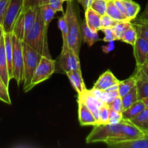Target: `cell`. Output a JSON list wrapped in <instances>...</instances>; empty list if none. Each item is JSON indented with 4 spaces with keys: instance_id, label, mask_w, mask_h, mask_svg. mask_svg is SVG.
Masks as SVG:
<instances>
[{
    "instance_id": "6da1fadb",
    "label": "cell",
    "mask_w": 148,
    "mask_h": 148,
    "mask_svg": "<svg viewBox=\"0 0 148 148\" xmlns=\"http://www.w3.org/2000/svg\"><path fill=\"white\" fill-rule=\"evenodd\" d=\"M48 30L43 25L40 7L36 8V17L33 27L25 37L23 42L37 51L42 56L51 57L48 46Z\"/></svg>"
},
{
    "instance_id": "7a4b0ae2",
    "label": "cell",
    "mask_w": 148,
    "mask_h": 148,
    "mask_svg": "<svg viewBox=\"0 0 148 148\" xmlns=\"http://www.w3.org/2000/svg\"><path fill=\"white\" fill-rule=\"evenodd\" d=\"M72 1L73 0L67 1L66 10L64 13L68 26L67 42L68 46L77 56H79L82 36L79 20Z\"/></svg>"
},
{
    "instance_id": "3957f363",
    "label": "cell",
    "mask_w": 148,
    "mask_h": 148,
    "mask_svg": "<svg viewBox=\"0 0 148 148\" xmlns=\"http://www.w3.org/2000/svg\"><path fill=\"white\" fill-rule=\"evenodd\" d=\"M122 120L116 124H104L94 126L93 130L87 137L86 143H104L107 146L114 144L121 134Z\"/></svg>"
},
{
    "instance_id": "277c9868",
    "label": "cell",
    "mask_w": 148,
    "mask_h": 148,
    "mask_svg": "<svg viewBox=\"0 0 148 148\" xmlns=\"http://www.w3.org/2000/svg\"><path fill=\"white\" fill-rule=\"evenodd\" d=\"M23 90L25 92L30 86L35 70L42 55L23 41Z\"/></svg>"
},
{
    "instance_id": "5b68a950",
    "label": "cell",
    "mask_w": 148,
    "mask_h": 148,
    "mask_svg": "<svg viewBox=\"0 0 148 148\" xmlns=\"http://www.w3.org/2000/svg\"><path fill=\"white\" fill-rule=\"evenodd\" d=\"M55 70H56V61L53 60L51 57L42 56L35 70L30 86L26 90L25 92H28L37 85H39L41 82L49 79L54 73Z\"/></svg>"
},
{
    "instance_id": "8992f818",
    "label": "cell",
    "mask_w": 148,
    "mask_h": 148,
    "mask_svg": "<svg viewBox=\"0 0 148 148\" xmlns=\"http://www.w3.org/2000/svg\"><path fill=\"white\" fill-rule=\"evenodd\" d=\"M36 17V8H23L21 14L16 21L12 33L21 40H24L25 37L33 27Z\"/></svg>"
},
{
    "instance_id": "52a82bcc",
    "label": "cell",
    "mask_w": 148,
    "mask_h": 148,
    "mask_svg": "<svg viewBox=\"0 0 148 148\" xmlns=\"http://www.w3.org/2000/svg\"><path fill=\"white\" fill-rule=\"evenodd\" d=\"M12 77L17 85L23 82V40L14 33L12 35Z\"/></svg>"
},
{
    "instance_id": "ba28073f",
    "label": "cell",
    "mask_w": 148,
    "mask_h": 148,
    "mask_svg": "<svg viewBox=\"0 0 148 148\" xmlns=\"http://www.w3.org/2000/svg\"><path fill=\"white\" fill-rule=\"evenodd\" d=\"M24 8V0H10L3 18L4 33H12L16 21Z\"/></svg>"
},
{
    "instance_id": "9c48e42d",
    "label": "cell",
    "mask_w": 148,
    "mask_h": 148,
    "mask_svg": "<svg viewBox=\"0 0 148 148\" xmlns=\"http://www.w3.org/2000/svg\"><path fill=\"white\" fill-rule=\"evenodd\" d=\"M56 62H57L61 70L64 73L81 69L79 56L69 47L62 49V52Z\"/></svg>"
},
{
    "instance_id": "30bf717a",
    "label": "cell",
    "mask_w": 148,
    "mask_h": 148,
    "mask_svg": "<svg viewBox=\"0 0 148 148\" xmlns=\"http://www.w3.org/2000/svg\"><path fill=\"white\" fill-rule=\"evenodd\" d=\"M133 48L137 68H140L148 62V41L141 36H137Z\"/></svg>"
},
{
    "instance_id": "8fae6325",
    "label": "cell",
    "mask_w": 148,
    "mask_h": 148,
    "mask_svg": "<svg viewBox=\"0 0 148 148\" xmlns=\"http://www.w3.org/2000/svg\"><path fill=\"white\" fill-rule=\"evenodd\" d=\"M78 97L80 98L85 102V103L86 104L88 108L92 113L95 119L97 120V122H98L99 110L101 108V106L104 103L103 101L100 99V98H97L92 93L91 90H86V91L84 93L81 94V95H78Z\"/></svg>"
},
{
    "instance_id": "7c38bea8",
    "label": "cell",
    "mask_w": 148,
    "mask_h": 148,
    "mask_svg": "<svg viewBox=\"0 0 148 148\" xmlns=\"http://www.w3.org/2000/svg\"><path fill=\"white\" fill-rule=\"evenodd\" d=\"M78 119L81 126H95L98 122L86 104L78 97Z\"/></svg>"
},
{
    "instance_id": "4fadbf2b",
    "label": "cell",
    "mask_w": 148,
    "mask_h": 148,
    "mask_svg": "<svg viewBox=\"0 0 148 148\" xmlns=\"http://www.w3.org/2000/svg\"><path fill=\"white\" fill-rule=\"evenodd\" d=\"M119 81L112 72L108 69L99 77L98 80L94 84L92 89L99 91H105L111 87L118 85Z\"/></svg>"
},
{
    "instance_id": "5bb4252c",
    "label": "cell",
    "mask_w": 148,
    "mask_h": 148,
    "mask_svg": "<svg viewBox=\"0 0 148 148\" xmlns=\"http://www.w3.org/2000/svg\"><path fill=\"white\" fill-rule=\"evenodd\" d=\"M0 78L3 81L5 86L7 88H9L10 78V75H9L8 66H7V61L5 54L4 36L0 42Z\"/></svg>"
},
{
    "instance_id": "9a60e30c",
    "label": "cell",
    "mask_w": 148,
    "mask_h": 148,
    "mask_svg": "<svg viewBox=\"0 0 148 148\" xmlns=\"http://www.w3.org/2000/svg\"><path fill=\"white\" fill-rule=\"evenodd\" d=\"M137 79L136 87H137V95L139 100H143L148 98V79L140 69H136L134 74Z\"/></svg>"
},
{
    "instance_id": "2e32d148",
    "label": "cell",
    "mask_w": 148,
    "mask_h": 148,
    "mask_svg": "<svg viewBox=\"0 0 148 148\" xmlns=\"http://www.w3.org/2000/svg\"><path fill=\"white\" fill-rule=\"evenodd\" d=\"M66 75H67L72 87L78 95H81L86 91V86L82 78L81 69L66 72Z\"/></svg>"
},
{
    "instance_id": "e0dca14e",
    "label": "cell",
    "mask_w": 148,
    "mask_h": 148,
    "mask_svg": "<svg viewBox=\"0 0 148 148\" xmlns=\"http://www.w3.org/2000/svg\"><path fill=\"white\" fill-rule=\"evenodd\" d=\"M108 147L111 148H148V134L140 138L117 143Z\"/></svg>"
},
{
    "instance_id": "ac0fdd59",
    "label": "cell",
    "mask_w": 148,
    "mask_h": 148,
    "mask_svg": "<svg viewBox=\"0 0 148 148\" xmlns=\"http://www.w3.org/2000/svg\"><path fill=\"white\" fill-rule=\"evenodd\" d=\"M85 20L91 30L98 32L101 29V15L90 7L85 10Z\"/></svg>"
},
{
    "instance_id": "d6986e66",
    "label": "cell",
    "mask_w": 148,
    "mask_h": 148,
    "mask_svg": "<svg viewBox=\"0 0 148 148\" xmlns=\"http://www.w3.org/2000/svg\"><path fill=\"white\" fill-rule=\"evenodd\" d=\"M12 33H4V47H5V54L8 66V72L10 79L12 77Z\"/></svg>"
},
{
    "instance_id": "ffe728a7",
    "label": "cell",
    "mask_w": 148,
    "mask_h": 148,
    "mask_svg": "<svg viewBox=\"0 0 148 148\" xmlns=\"http://www.w3.org/2000/svg\"><path fill=\"white\" fill-rule=\"evenodd\" d=\"M145 108V106L143 100H138L130 106L129 108H126L122 111L123 119L130 121V119L137 116Z\"/></svg>"
},
{
    "instance_id": "44dd1931",
    "label": "cell",
    "mask_w": 148,
    "mask_h": 148,
    "mask_svg": "<svg viewBox=\"0 0 148 148\" xmlns=\"http://www.w3.org/2000/svg\"><path fill=\"white\" fill-rule=\"evenodd\" d=\"M82 39L85 43L88 45V46H92L96 41L100 40L98 32L91 30L87 25L85 20L82 23V32H81Z\"/></svg>"
},
{
    "instance_id": "7402d4cb",
    "label": "cell",
    "mask_w": 148,
    "mask_h": 148,
    "mask_svg": "<svg viewBox=\"0 0 148 148\" xmlns=\"http://www.w3.org/2000/svg\"><path fill=\"white\" fill-rule=\"evenodd\" d=\"M130 121L145 134H148V108H145L137 116L130 119Z\"/></svg>"
},
{
    "instance_id": "603a6c76",
    "label": "cell",
    "mask_w": 148,
    "mask_h": 148,
    "mask_svg": "<svg viewBox=\"0 0 148 148\" xmlns=\"http://www.w3.org/2000/svg\"><path fill=\"white\" fill-rule=\"evenodd\" d=\"M125 10L126 16L130 21L137 17L140 10V4L133 0H121Z\"/></svg>"
},
{
    "instance_id": "cb8c5ba5",
    "label": "cell",
    "mask_w": 148,
    "mask_h": 148,
    "mask_svg": "<svg viewBox=\"0 0 148 148\" xmlns=\"http://www.w3.org/2000/svg\"><path fill=\"white\" fill-rule=\"evenodd\" d=\"M106 14L114 19L116 21H130L125 15L119 11L116 6L114 0H108L107 1L106 6ZM131 22V21H130Z\"/></svg>"
},
{
    "instance_id": "d4e9b609",
    "label": "cell",
    "mask_w": 148,
    "mask_h": 148,
    "mask_svg": "<svg viewBox=\"0 0 148 148\" xmlns=\"http://www.w3.org/2000/svg\"><path fill=\"white\" fill-rule=\"evenodd\" d=\"M136 82H137V79L134 75L129 77L128 79H126L125 80L119 81L118 85L119 95L123 97L124 95H126L129 91L131 90L135 86Z\"/></svg>"
},
{
    "instance_id": "484cf974",
    "label": "cell",
    "mask_w": 148,
    "mask_h": 148,
    "mask_svg": "<svg viewBox=\"0 0 148 148\" xmlns=\"http://www.w3.org/2000/svg\"><path fill=\"white\" fill-rule=\"evenodd\" d=\"M40 11H41V15L42 18H43L44 27L46 30H48L51 22L52 21V20H53V17H54L56 12H55L48 4L41 6V7H40Z\"/></svg>"
},
{
    "instance_id": "4316f807",
    "label": "cell",
    "mask_w": 148,
    "mask_h": 148,
    "mask_svg": "<svg viewBox=\"0 0 148 148\" xmlns=\"http://www.w3.org/2000/svg\"><path fill=\"white\" fill-rule=\"evenodd\" d=\"M138 95H137V87L135 86L132 88L130 91H129L126 95L121 97V101H122L123 109L129 108L130 106L132 105L133 103L138 101ZM123 110V111H124Z\"/></svg>"
},
{
    "instance_id": "83f0119b",
    "label": "cell",
    "mask_w": 148,
    "mask_h": 148,
    "mask_svg": "<svg viewBox=\"0 0 148 148\" xmlns=\"http://www.w3.org/2000/svg\"><path fill=\"white\" fill-rule=\"evenodd\" d=\"M137 36H137V30L132 23H131V25L129 26L128 28L126 30L125 33L123 35L121 40L133 46L137 40Z\"/></svg>"
},
{
    "instance_id": "f1b7e54d",
    "label": "cell",
    "mask_w": 148,
    "mask_h": 148,
    "mask_svg": "<svg viewBox=\"0 0 148 148\" xmlns=\"http://www.w3.org/2000/svg\"><path fill=\"white\" fill-rule=\"evenodd\" d=\"M130 21H116L111 29L115 34L116 40H121L124 33H125L126 30L128 28L129 26L131 25Z\"/></svg>"
},
{
    "instance_id": "f546056e",
    "label": "cell",
    "mask_w": 148,
    "mask_h": 148,
    "mask_svg": "<svg viewBox=\"0 0 148 148\" xmlns=\"http://www.w3.org/2000/svg\"><path fill=\"white\" fill-rule=\"evenodd\" d=\"M58 26H59V30L62 32V49L63 48L69 47L68 46V26L67 23H66V17H65L64 13L62 17L59 18V21H58Z\"/></svg>"
},
{
    "instance_id": "4dcf8cb0",
    "label": "cell",
    "mask_w": 148,
    "mask_h": 148,
    "mask_svg": "<svg viewBox=\"0 0 148 148\" xmlns=\"http://www.w3.org/2000/svg\"><path fill=\"white\" fill-rule=\"evenodd\" d=\"M109 114H110L109 106H108V104L104 103L101 106V108H100L99 110L98 124H108V118H109Z\"/></svg>"
},
{
    "instance_id": "1f68e13d",
    "label": "cell",
    "mask_w": 148,
    "mask_h": 148,
    "mask_svg": "<svg viewBox=\"0 0 148 148\" xmlns=\"http://www.w3.org/2000/svg\"><path fill=\"white\" fill-rule=\"evenodd\" d=\"M106 0H92L90 7L102 16L106 13Z\"/></svg>"
},
{
    "instance_id": "d6a6232c",
    "label": "cell",
    "mask_w": 148,
    "mask_h": 148,
    "mask_svg": "<svg viewBox=\"0 0 148 148\" xmlns=\"http://www.w3.org/2000/svg\"><path fill=\"white\" fill-rule=\"evenodd\" d=\"M0 101L9 105H11L12 103L8 88L5 86L1 78H0Z\"/></svg>"
},
{
    "instance_id": "836d02e7",
    "label": "cell",
    "mask_w": 148,
    "mask_h": 148,
    "mask_svg": "<svg viewBox=\"0 0 148 148\" xmlns=\"http://www.w3.org/2000/svg\"><path fill=\"white\" fill-rule=\"evenodd\" d=\"M132 24L137 30V36L144 38L148 41V23H143V24L132 23Z\"/></svg>"
},
{
    "instance_id": "e575fe53",
    "label": "cell",
    "mask_w": 148,
    "mask_h": 148,
    "mask_svg": "<svg viewBox=\"0 0 148 148\" xmlns=\"http://www.w3.org/2000/svg\"><path fill=\"white\" fill-rule=\"evenodd\" d=\"M110 109L113 110L114 111H116L119 113H122L123 111V105L122 101H121V97L118 95L116 97L115 99L108 104Z\"/></svg>"
},
{
    "instance_id": "d590c367",
    "label": "cell",
    "mask_w": 148,
    "mask_h": 148,
    "mask_svg": "<svg viewBox=\"0 0 148 148\" xmlns=\"http://www.w3.org/2000/svg\"><path fill=\"white\" fill-rule=\"evenodd\" d=\"M49 0H24V8H37L48 4Z\"/></svg>"
},
{
    "instance_id": "8d00e7d4",
    "label": "cell",
    "mask_w": 148,
    "mask_h": 148,
    "mask_svg": "<svg viewBox=\"0 0 148 148\" xmlns=\"http://www.w3.org/2000/svg\"><path fill=\"white\" fill-rule=\"evenodd\" d=\"M116 20L111 18L110 16L108 14H105L101 16V29L103 28H108V27H111L114 26V25L116 23Z\"/></svg>"
},
{
    "instance_id": "74e56055",
    "label": "cell",
    "mask_w": 148,
    "mask_h": 148,
    "mask_svg": "<svg viewBox=\"0 0 148 148\" xmlns=\"http://www.w3.org/2000/svg\"><path fill=\"white\" fill-rule=\"evenodd\" d=\"M123 119L122 113H119L110 109L109 118H108V124H116L119 123Z\"/></svg>"
},
{
    "instance_id": "f35d334b",
    "label": "cell",
    "mask_w": 148,
    "mask_h": 148,
    "mask_svg": "<svg viewBox=\"0 0 148 148\" xmlns=\"http://www.w3.org/2000/svg\"><path fill=\"white\" fill-rule=\"evenodd\" d=\"M132 23H138V24H143V23H148V1L146 5L144 12L140 14L139 17H136L131 21Z\"/></svg>"
},
{
    "instance_id": "ab89813d",
    "label": "cell",
    "mask_w": 148,
    "mask_h": 148,
    "mask_svg": "<svg viewBox=\"0 0 148 148\" xmlns=\"http://www.w3.org/2000/svg\"><path fill=\"white\" fill-rule=\"evenodd\" d=\"M66 1L65 0H49L48 4L56 12H63V3Z\"/></svg>"
},
{
    "instance_id": "60d3db41",
    "label": "cell",
    "mask_w": 148,
    "mask_h": 148,
    "mask_svg": "<svg viewBox=\"0 0 148 148\" xmlns=\"http://www.w3.org/2000/svg\"><path fill=\"white\" fill-rule=\"evenodd\" d=\"M101 30L105 34V37L103 38V41L111 43V42H114L115 40H116V38L115 34H114V31L111 29V27L101 29Z\"/></svg>"
},
{
    "instance_id": "b9f144b4",
    "label": "cell",
    "mask_w": 148,
    "mask_h": 148,
    "mask_svg": "<svg viewBox=\"0 0 148 148\" xmlns=\"http://www.w3.org/2000/svg\"><path fill=\"white\" fill-rule=\"evenodd\" d=\"M10 0H0V24L2 25L4 13Z\"/></svg>"
},
{
    "instance_id": "7bdbcfd3",
    "label": "cell",
    "mask_w": 148,
    "mask_h": 148,
    "mask_svg": "<svg viewBox=\"0 0 148 148\" xmlns=\"http://www.w3.org/2000/svg\"><path fill=\"white\" fill-rule=\"evenodd\" d=\"M76 1H77L82 5L84 10H86L87 9L90 7V4L92 3V0H76Z\"/></svg>"
},
{
    "instance_id": "ee69618b",
    "label": "cell",
    "mask_w": 148,
    "mask_h": 148,
    "mask_svg": "<svg viewBox=\"0 0 148 148\" xmlns=\"http://www.w3.org/2000/svg\"><path fill=\"white\" fill-rule=\"evenodd\" d=\"M137 69H140V70L143 72V74L145 75V77L148 79V62H146V63L145 64H143L142 66H140V68H137Z\"/></svg>"
},
{
    "instance_id": "f6af8a7d",
    "label": "cell",
    "mask_w": 148,
    "mask_h": 148,
    "mask_svg": "<svg viewBox=\"0 0 148 148\" xmlns=\"http://www.w3.org/2000/svg\"><path fill=\"white\" fill-rule=\"evenodd\" d=\"M4 29H3V26L2 25L0 24V42H1V38H2L3 36H4Z\"/></svg>"
},
{
    "instance_id": "bcb514c9",
    "label": "cell",
    "mask_w": 148,
    "mask_h": 148,
    "mask_svg": "<svg viewBox=\"0 0 148 148\" xmlns=\"http://www.w3.org/2000/svg\"><path fill=\"white\" fill-rule=\"evenodd\" d=\"M143 103H144L145 106V108H148V98H144V99H143Z\"/></svg>"
},
{
    "instance_id": "7dc6e473",
    "label": "cell",
    "mask_w": 148,
    "mask_h": 148,
    "mask_svg": "<svg viewBox=\"0 0 148 148\" xmlns=\"http://www.w3.org/2000/svg\"><path fill=\"white\" fill-rule=\"evenodd\" d=\"M66 1H72V0H65Z\"/></svg>"
},
{
    "instance_id": "c3c4849f",
    "label": "cell",
    "mask_w": 148,
    "mask_h": 148,
    "mask_svg": "<svg viewBox=\"0 0 148 148\" xmlns=\"http://www.w3.org/2000/svg\"><path fill=\"white\" fill-rule=\"evenodd\" d=\"M106 1H108V0H106Z\"/></svg>"
}]
</instances>
